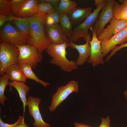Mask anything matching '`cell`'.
<instances>
[{
    "instance_id": "obj_12",
    "label": "cell",
    "mask_w": 127,
    "mask_h": 127,
    "mask_svg": "<svg viewBox=\"0 0 127 127\" xmlns=\"http://www.w3.org/2000/svg\"><path fill=\"white\" fill-rule=\"evenodd\" d=\"M110 24L97 37L99 40H107L127 26V20H118L114 17Z\"/></svg>"
},
{
    "instance_id": "obj_24",
    "label": "cell",
    "mask_w": 127,
    "mask_h": 127,
    "mask_svg": "<svg viewBox=\"0 0 127 127\" xmlns=\"http://www.w3.org/2000/svg\"><path fill=\"white\" fill-rule=\"evenodd\" d=\"M60 16V14L56 10L46 14L43 18L45 25L50 26L59 24Z\"/></svg>"
},
{
    "instance_id": "obj_18",
    "label": "cell",
    "mask_w": 127,
    "mask_h": 127,
    "mask_svg": "<svg viewBox=\"0 0 127 127\" xmlns=\"http://www.w3.org/2000/svg\"><path fill=\"white\" fill-rule=\"evenodd\" d=\"M4 73L8 75L9 79L12 81L26 82L27 79L21 67L18 63L10 66L6 70Z\"/></svg>"
},
{
    "instance_id": "obj_19",
    "label": "cell",
    "mask_w": 127,
    "mask_h": 127,
    "mask_svg": "<svg viewBox=\"0 0 127 127\" xmlns=\"http://www.w3.org/2000/svg\"><path fill=\"white\" fill-rule=\"evenodd\" d=\"M113 11L115 18L127 20V4H120L118 1L114 0Z\"/></svg>"
},
{
    "instance_id": "obj_27",
    "label": "cell",
    "mask_w": 127,
    "mask_h": 127,
    "mask_svg": "<svg viewBox=\"0 0 127 127\" xmlns=\"http://www.w3.org/2000/svg\"><path fill=\"white\" fill-rule=\"evenodd\" d=\"M0 13L9 16L11 14V0H0Z\"/></svg>"
},
{
    "instance_id": "obj_17",
    "label": "cell",
    "mask_w": 127,
    "mask_h": 127,
    "mask_svg": "<svg viewBox=\"0 0 127 127\" xmlns=\"http://www.w3.org/2000/svg\"><path fill=\"white\" fill-rule=\"evenodd\" d=\"M10 87V91L12 90V87H14L19 93L21 100L23 104V112H25V107L27 105L26 95L30 91V87L23 82L13 81L9 82L8 84Z\"/></svg>"
},
{
    "instance_id": "obj_34",
    "label": "cell",
    "mask_w": 127,
    "mask_h": 127,
    "mask_svg": "<svg viewBox=\"0 0 127 127\" xmlns=\"http://www.w3.org/2000/svg\"><path fill=\"white\" fill-rule=\"evenodd\" d=\"M108 0H95V7L96 8L100 5L105 4Z\"/></svg>"
},
{
    "instance_id": "obj_5",
    "label": "cell",
    "mask_w": 127,
    "mask_h": 127,
    "mask_svg": "<svg viewBox=\"0 0 127 127\" xmlns=\"http://www.w3.org/2000/svg\"><path fill=\"white\" fill-rule=\"evenodd\" d=\"M29 38V35L19 31L11 22L6 23L0 29V42L20 45L28 44Z\"/></svg>"
},
{
    "instance_id": "obj_30",
    "label": "cell",
    "mask_w": 127,
    "mask_h": 127,
    "mask_svg": "<svg viewBox=\"0 0 127 127\" xmlns=\"http://www.w3.org/2000/svg\"><path fill=\"white\" fill-rule=\"evenodd\" d=\"M13 15L11 14L9 16L3 14H0V27L2 28L4 25L7 22H11L12 20Z\"/></svg>"
},
{
    "instance_id": "obj_3",
    "label": "cell",
    "mask_w": 127,
    "mask_h": 127,
    "mask_svg": "<svg viewBox=\"0 0 127 127\" xmlns=\"http://www.w3.org/2000/svg\"><path fill=\"white\" fill-rule=\"evenodd\" d=\"M106 4L100 5L94 9L84 21L73 28L69 38L70 40L75 42L79 38H82L86 41L88 38H90L89 29L93 27L97 20L99 12Z\"/></svg>"
},
{
    "instance_id": "obj_28",
    "label": "cell",
    "mask_w": 127,
    "mask_h": 127,
    "mask_svg": "<svg viewBox=\"0 0 127 127\" xmlns=\"http://www.w3.org/2000/svg\"><path fill=\"white\" fill-rule=\"evenodd\" d=\"M26 0H11L12 13L13 16H14L18 12L21 6Z\"/></svg>"
},
{
    "instance_id": "obj_32",
    "label": "cell",
    "mask_w": 127,
    "mask_h": 127,
    "mask_svg": "<svg viewBox=\"0 0 127 127\" xmlns=\"http://www.w3.org/2000/svg\"><path fill=\"white\" fill-rule=\"evenodd\" d=\"M101 123L99 127H111L110 126V120L109 116L105 118L103 117L101 118Z\"/></svg>"
},
{
    "instance_id": "obj_15",
    "label": "cell",
    "mask_w": 127,
    "mask_h": 127,
    "mask_svg": "<svg viewBox=\"0 0 127 127\" xmlns=\"http://www.w3.org/2000/svg\"><path fill=\"white\" fill-rule=\"evenodd\" d=\"M90 39V38L88 39L85 44L80 45H77L70 40L69 47L73 49H76L79 53V56L75 61L77 66L83 65L87 61L90 56L91 46L89 43Z\"/></svg>"
},
{
    "instance_id": "obj_9",
    "label": "cell",
    "mask_w": 127,
    "mask_h": 127,
    "mask_svg": "<svg viewBox=\"0 0 127 127\" xmlns=\"http://www.w3.org/2000/svg\"><path fill=\"white\" fill-rule=\"evenodd\" d=\"M91 31L92 33V38L91 40L89 41L91 46V53L87 61L88 63L91 64L94 67L99 64L103 65L104 61L103 58L101 41L98 39L94 30L91 29Z\"/></svg>"
},
{
    "instance_id": "obj_37",
    "label": "cell",
    "mask_w": 127,
    "mask_h": 127,
    "mask_svg": "<svg viewBox=\"0 0 127 127\" xmlns=\"http://www.w3.org/2000/svg\"><path fill=\"white\" fill-rule=\"evenodd\" d=\"M119 1L122 4H127V0H119Z\"/></svg>"
},
{
    "instance_id": "obj_36",
    "label": "cell",
    "mask_w": 127,
    "mask_h": 127,
    "mask_svg": "<svg viewBox=\"0 0 127 127\" xmlns=\"http://www.w3.org/2000/svg\"><path fill=\"white\" fill-rule=\"evenodd\" d=\"M15 127H29L25 122L24 118L21 123L18 124Z\"/></svg>"
},
{
    "instance_id": "obj_22",
    "label": "cell",
    "mask_w": 127,
    "mask_h": 127,
    "mask_svg": "<svg viewBox=\"0 0 127 127\" xmlns=\"http://www.w3.org/2000/svg\"><path fill=\"white\" fill-rule=\"evenodd\" d=\"M14 26L20 32L29 35L30 24L28 18H21L15 16L12 21Z\"/></svg>"
},
{
    "instance_id": "obj_16",
    "label": "cell",
    "mask_w": 127,
    "mask_h": 127,
    "mask_svg": "<svg viewBox=\"0 0 127 127\" xmlns=\"http://www.w3.org/2000/svg\"><path fill=\"white\" fill-rule=\"evenodd\" d=\"M38 0H26L21 6L18 12L14 16L25 18L34 16L36 13Z\"/></svg>"
},
{
    "instance_id": "obj_26",
    "label": "cell",
    "mask_w": 127,
    "mask_h": 127,
    "mask_svg": "<svg viewBox=\"0 0 127 127\" xmlns=\"http://www.w3.org/2000/svg\"><path fill=\"white\" fill-rule=\"evenodd\" d=\"M9 79L8 76L6 74L1 75L0 77V103L3 106L5 101L8 99L4 92L6 86L8 84Z\"/></svg>"
},
{
    "instance_id": "obj_7",
    "label": "cell",
    "mask_w": 127,
    "mask_h": 127,
    "mask_svg": "<svg viewBox=\"0 0 127 127\" xmlns=\"http://www.w3.org/2000/svg\"><path fill=\"white\" fill-rule=\"evenodd\" d=\"M79 91L78 83L75 80H72L65 86L59 87L52 96L49 111H54L58 106L71 93H77Z\"/></svg>"
},
{
    "instance_id": "obj_2",
    "label": "cell",
    "mask_w": 127,
    "mask_h": 127,
    "mask_svg": "<svg viewBox=\"0 0 127 127\" xmlns=\"http://www.w3.org/2000/svg\"><path fill=\"white\" fill-rule=\"evenodd\" d=\"M69 47V43H65L57 44L52 43L46 51L52 58L50 61V64L58 66L64 71L70 72L77 69L75 61H70L66 56V49Z\"/></svg>"
},
{
    "instance_id": "obj_20",
    "label": "cell",
    "mask_w": 127,
    "mask_h": 127,
    "mask_svg": "<svg viewBox=\"0 0 127 127\" xmlns=\"http://www.w3.org/2000/svg\"><path fill=\"white\" fill-rule=\"evenodd\" d=\"M60 25L62 31L69 38L73 28V25L67 16V13L60 14Z\"/></svg>"
},
{
    "instance_id": "obj_10",
    "label": "cell",
    "mask_w": 127,
    "mask_h": 127,
    "mask_svg": "<svg viewBox=\"0 0 127 127\" xmlns=\"http://www.w3.org/2000/svg\"><path fill=\"white\" fill-rule=\"evenodd\" d=\"M27 99L29 113L34 120L33 124L34 127H50L49 124L44 121L40 112L39 105L41 101L40 98L29 96Z\"/></svg>"
},
{
    "instance_id": "obj_31",
    "label": "cell",
    "mask_w": 127,
    "mask_h": 127,
    "mask_svg": "<svg viewBox=\"0 0 127 127\" xmlns=\"http://www.w3.org/2000/svg\"><path fill=\"white\" fill-rule=\"evenodd\" d=\"M125 47H127V42L121 45L120 46H115L112 50L110 54L107 56L106 59V60L107 61H108L116 52Z\"/></svg>"
},
{
    "instance_id": "obj_25",
    "label": "cell",
    "mask_w": 127,
    "mask_h": 127,
    "mask_svg": "<svg viewBox=\"0 0 127 127\" xmlns=\"http://www.w3.org/2000/svg\"><path fill=\"white\" fill-rule=\"evenodd\" d=\"M55 10L56 8L51 4L42 2L38 4L36 13L34 15L44 17L46 14Z\"/></svg>"
},
{
    "instance_id": "obj_35",
    "label": "cell",
    "mask_w": 127,
    "mask_h": 127,
    "mask_svg": "<svg viewBox=\"0 0 127 127\" xmlns=\"http://www.w3.org/2000/svg\"><path fill=\"white\" fill-rule=\"evenodd\" d=\"M74 124L75 127H92L88 125L78 123L76 122Z\"/></svg>"
},
{
    "instance_id": "obj_8",
    "label": "cell",
    "mask_w": 127,
    "mask_h": 127,
    "mask_svg": "<svg viewBox=\"0 0 127 127\" xmlns=\"http://www.w3.org/2000/svg\"><path fill=\"white\" fill-rule=\"evenodd\" d=\"M114 0H108L103 7L98 18L91 29L95 31L97 37L104 28L106 24L113 18V6Z\"/></svg>"
},
{
    "instance_id": "obj_13",
    "label": "cell",
    "mask_w": 127,
    "mask_h": 127,
    "mask_svg": "<svg viewBox=\"0 0 127 127\" xmlns=\"http://www.w3.org/2000/svg\"><path fill=\"white\" fill-rule=\"evenodd\" d=\"M46 34L52 43L57 44L69 43L70 40L61 30L59 24L45 26Z\"/></svg>"
},
{
    "instance_id": "obj_33",
    "label": "cell",
    "mask_w": 127,
    "mask_h": 127,
    "mask_svg": "<svg viewBox=\"0 0 127 127\" xmlns=\"http://www.w3.org/2000/svg\"><path fill=\"white\" fill-rule=\"evenodd\" d=\"M39 3L42 2H45L49 3L52 5L56 8L58 5L60 0H38Z\"/></svg>"
},
{
    "instance_id": "obj_4",
    "label": "cell",
    "mask_w": 127,
    "mask_h": 127,
    "mask_svg": "<svg viewBox=\"0 0 127 127\" xmlns=\"http://www.w3.org/2000/svg\"><path fill=\"white\" fill-rule=\"evenodd\" d=\"M19 54L18 47L14 45L0 42V75L4 74L11 65L18 63Z\"/></svg>"
},
{
    "instance_id": "obj_23",
    "label": "cell",
    "mask_w": 127,
    "mask_h": 127,
    "mask_svg": "<svg viewBox=\"0 0 127 127\" xmlns=\"http://www.w3.org/2000/svg\"><path fill=\"white\" fill-rule=\"evenodd\" d=\"M76 1L72 0H61L56 10L60 14L67 13L72 9L76 7Z\"/></svg>"
},
{
    "instance_id": "obj_14",
    "label": "cell",
    "mask_w": 127,
    "mask_h": 127,
    "mask_svg": "<svg viewBox=\"0 0 127 127\" xmlns=\"http://www.w3.org/2000/svg\"><path fill=\"white\" fill-rule=\"evenodd\" d=\"M92 10L90 7L86 8L76 7L67 13L72 24L75 26L84 21L92 13Z\"/></svg>"
},
{
    "instance_id": "obj_1",
    "label": "cell",
    "mask_w": 127,
    "mask_h": 127,
    "mask_svg": "<svg viewBox=\"0 0 127 127\" xmlns=\"http://www.w3.org/2000/svg\"><path fill=\"white\" fill-rule=\"evenodd\" d=\"M43 18L36 15L28 18L30 24L28 44L35 46L41 54L52 43L46 34Z\"/></svg>"
},
{
    "instance_id": "obj_21",
    "label": "cell",
    "mask_w": 127,
    "mask_h": 127,
    "mask_svg": "<svg viewBox=\"0 0 127 127\" xmlns=\"http://www.w3.org/2000/svg\"><path fill=\"white\" fill-rule=\"evenodd\" d=\"M21 67L23 73L26 79H30L41 84L45 87L50 85L49 83L40 79L34 73L32 69V67L29 64H25Z\"/></svg>"
},
{
    "instance_id": "obj_29",
    "label": "cell",
    "mask_w": 127,
    "mask_h": 127,
    "mask_svg": "<svg viewBox=\"0 0 127 127\" xmlns=\"http://www.w3.org/2000/svg\"><path fill=\"white\" fill-rule=\"evenodd\" d=\"M24 118V116L20 115L16 122L13 124H9L4 123L0 117V127H15L22 121Z\"/></svg>"
},
{
    "instance_id": "obj_11",
    "label": "cell",
    "mask_w": 127,
    "mask_h": 127,
    "mask_svg": "<svg viewBox=\"0 0 127 127\" xmlns=\"http://www.w3.org/2000/svg\"><path fill=\"white\" fill-rule=\"evenodd\" d=\"M127 41V26L107 40H101V45L103 57L106 55L116 46Z\"/></svg>"
},
{
    "instance_id": "obj_38",
    "label": "cell",
    "mask_w": 127,
    "mask_h": 127,
    "mask_svg": "<svg viewBox=\"0 0 127 127\" xmlns=\"http://www.w3.org/2000/svg\"><path fill=\"white\" fill-rule=\"evenodd\" d=\"M123 94L125 96L126 98L127 99V90H126L124 91Z\"/></svg>"
},
{
    "instance_id": "obj_6",
    "label": "cell",
    "mask_w": 127,
    "mask_h": 127,
    "mask_svg": "<svg viewBox=\"0 0 127 127\" xmlns=\"http://www.w3.org/2000/svg\"><path fill=\"white\" fill-rule=\"evenodd\" d=\"M19 51L17 63L20 66L28 64L34 69L41 62L43 59L42 54L40 53L34 46L28 44L16 45Z\"/></svg>"
}]
</instances>
